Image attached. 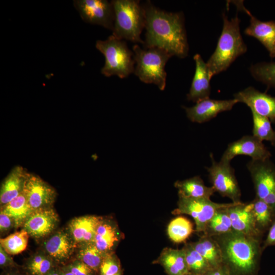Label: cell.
<instances>
[{"label":"cell","instance_id":"6da1fadb","mask_svg":"<svg viewBox=\"0 0 275 275\" xmlns=\"http://www.w3.org/2000/svg\"><path fill=\"white\" fill-rule=\"evenodd\" d=\"M143 7L146 29L144 47L160 48L172 56L185 58L189 47L183 13L166 12L150 1Z\"/></svg>","mask_w":275,"mask_h":275},{"label":"cell","instance_id":"7a4b0ae2","mask_svg":"<svg viewBox=\"0 0 275 275\" xmlns=\"http://www.w3.org/2000/svg\"><path fill=\"white\" fill-rule=\"evenodd\" d=\"M212 237L220 247L223 263L231 275H257L263 252L262 239L233 230Z\"/></svg>","mask_w":275,"mask_h":275},{"label":"cell","instance_id":"3957f363","mask_svg":"<svg viewBox=\"0 0 275 275\" xmlns=\"http://www.w3.org/2000/svg\"><path fill=\"white\" fill-rule=\"evenodd\" d=\"M223 27L216 48L206 63L211 78L226 70L237 57L247 51L237 15L229 20L223 13Z\"/></svg>","mask_w":275,"mask_h":275},{"label":"cell","instance_id":"277c9868","mask_svg":"<svg viewBox=\"0 0 275 275\" xmlns=\"http://www.w3.org/2000/svg\"><path fill=\"white\" fill-rule=\"evenodd\" d=\"M111 2L115 14L112 35L119 39L144 44L141 34L145 26V16L140 1L114 0Z\"/></svg>","mask_w":275,"mask_h":275},{"label":"cell","instance_id":"5b68a950","mask_svg":"<svg viewBox=\"0 0 275 275\" xmlns=\"http://www.w3.org/2000/svg\"><path fill=\"white\" fill-rule=\"evenodd\" d=\"M136 64L135 75L143 82L153 84L160 90L166 85L165 66L172 56L166 50L158 47L141 48L138 44L132 47Z\"/></svg>","mask_w":275,"mask_h":275},{"label":"cell","instance_id":"8992f818","mask_svg":"<svg viewBox=\"0 0 275 275\" xmlns=\"http://www.w3.org/2000/svg\"><path fill=\"white\" fill-rule=\"evenodd\" d=\"M96 48L105 57V63L101 70L103 75H117L123 78L134 72L133 52L124 41L111 35L105 40H97Z\"/></svg>","mask_w":275,"mask_h":275},{"label":"cell","instance_id":"52a82bcc","mask_svg":"<svg viewBox=\"0 0 275 275\" xmlns=\"http://www.w3.org/2000/svg\"><path fill=\"white\" fill-rule=\"evenodd\" d=\"M177 208L172 211L175 215L188 214L194 219L195 232L203 233L206 225L214 214L219 210L229 207L235 204L218 203L210 199L193 198L178 196Z\"/></svg>","mask_w":275,"mask_h":275},{"label":"cell","instance_id":"ba28073f","mask_svg":"<svg viewBox=\"0 0 275 275\" xmlns=\"http://www.w3.org/2000/svg\"><path fill=\"white\" fill-rule=\"evenodd\" d=\"M246 167L254 183L256 198L265 202L275 213V165L270 159H252Z\"/></svg>","mask_w":275,"mask_h":275},{"label":"cell","instance_id":"9c48e42d","mask_svg":"<svg viewBox=\"0 0 275 275\" xmlns=\"http://www.w3.org/2000/svg\"><path fill=\"white\" fill-rule=\"evenodd\" d=\"M210 167L206 168L212 186L222 196L229 198L233 202L241 201V191L230 162L223 160L217 162L210 153Z\"/></svg>","mask_w":275,"mask_h":275},{"label":"cell","instance_id":"30bf717a","mask_svg":"<svg viewBox=\"0 0 275 275\" xmlns=\"http://www.w3.org/2000/svg\"><path fill=\"white\" fill-rule=\"evenodd\" d=\"M73 5L81 19L113 31L115 14L112 2L106 0H75Z\"/></svg>","mask_w":275,"mask_h":275},{"label":"cell","instance_id":"8fae6325","mask_svg":"<svg viewBox=\"0 0 275 275\" xmlns=\"http://www.w3.org/2000/svg\"><path fill=\"white\" fill-rule=\"evenodd\" d=\"M23 193L33 211L51 207L56 197L55 189L39 176L28 173Z\"/></svg>","mask_w":275,"mask_h":275},{"label":"cell","instance_id":"7c38bea8","mask_svg":"<svg viewBox=\"0 0 275 275\" xmlns=\"http://www.w3.org/2000/svg\"><path fill=\"white\" fill-rule=\"evenodd\" d=\"M238 155H246L253 160H263L270 159L271 154L262 141L254 135H244L228 144L221 160L230 162Z\"/></svg>","mask_w":275,"mask_h":275},{"label":"cell","instance_id":"4fadbf2b","mask_svg":"<svg viewBox=\"0 0 275 275\" xmlns=\"http://www.w3.org/2000/svg\"><path fill=\"white\" fill-rule=\"evenodd\" d=\"M238 102H242L251 111L265 117L275 123V97L249 87L234 95Z\"/></svg>","mask_w":275,"mask_h":275},{"label":"cell","instance_id":"5bb4252c","mask_svg":"<svg viewBox=\"0 0 275 275\" xmlns=\"http://www.w3.org/2000/svg\"><path fill=\"white\" fill-rule=\"evenodd\" d=\"M238 9L250 17V24L244 31L245 35L258 40L266 48L270 57L275 58V21H262L254 17L241 2L235 3Z\"/></svg>","mask_w":275,"mask_h":275},{"label":"cell","instance_id":"9a60e30c","mask_svg":"<svg viewBox=\"0 0 275 275\" xmlns=\"http://www.w3.org/2000/svg\"><path fill=\"white\" fill-rule=\"evenodd\" d=\"M238 103L234 98L215 100L207 98L190 107H185L187 118L193 122L202 123L215 118L218 114L228 111Z\"/></svg>","mask_w":275,"mask_h":275},{"label":"cell","instance_id":"2e32d148","mask_svg":"<svg viewBox=\"0 0 275 275\" xmlns=\"http://www.w3.org/2000/svg\"><path fill=\"white\" fill-rule=\"evenodd\" d=\"M59 222V216L51 207L33 211L25 221L23 227L33 237L40 238L52 232Z\"/></svg>","mask_w":275,"mask_h":275},{"label":"cell","instance_id":"e0dca14e","mask_svg":"<svg viewBox=\"0 0 275 275\" xmlns=\"http://www.w3.org/2000/svg\"><path fill=\"white\" fill-rule=\"evenodd\" d=\"M234 231L249 236L262 239L263 235L256 228L250 203H235L228 208Z\"/></svg>","mask_w":275,"mask_h":275},{"label":"cell","instance_id":"ac0fdd59","mask_svg":"<svg viewBox=\"0 0 275 275\" xmlns=\"http://www.w3.org/2000/svg\"><path fill=\"white\" fill-rule=\"evenodd\" d=\"M196 64V70L187 99L189 101L198 102L209 98L211 93L210 81L211 79L207 68L206 63L200 54L194 57Z\"/></svg>","mask_w":275,"mask_h":275},{"label":"cell","instance_id":"d6986e66","mask_svg":"<svg viewBox=\"0 0 275 275\" xmlns=\"http://www.w3.org/2000/svg\"><path fill=\"white\" fill-rule=\"evenodd\" d=\"M101 216L86 215L73 218L69 224L70 235L74 244L93 242L97 229L103 220Z\"/></svg>","mask_w":275,"mask_h":275},{"label":"cell","instance_id":"ffe728a7","mask_svg":"<svg viewBox=\"0 0 275 275\" xmlns=\"http://www.w3.org/2000/svg\"><path fill=\"white\" fill-rule=\"evenodd\" d=\"M161 265L168 275H187L189 271L184 250L166 248L154 262Z\"/></svg>","mask_w":275,"mask_h":275},{"label":"cell","instance_id":"44dd1931","mask_svg":"<svg viewBox=\"0 0 275 275\" xmlns=\"http://www.w3.org/2000/svg\"><path fill=\"white\" fill-rule=\"evenodd\" d=\"M28 173L20 166L15 167L3 181L1 188L0 203L4 206L23 191Z\"/></svg>","mask_w":275,"mask_h":275},{"label":"cell","instance_id":"7402d4cb","mask_svg":"<svg viewBox=\"0 0 275 275\" xmlns=\"http://www.w3.org/2000/svg\"><path fill=\"white\" fill-rule=\"evenodd\" d=\"M74 243L72 238L64 232H58L50 237L45 243V249L51 258L63 262L70 257Z\"/></svg>","mask_w":275,"mask_h":275},{"label":"cell","instance_id":"603a6c76","mask_svg":"<svg viewBox=\"0 0 275 275\" xmlns=\"http://www.w3.org/2000/svg\"><path fill=\"white\" fill-rule=\"evenodd\" d=\"M122 236L116 225L103 219L97 229L93 242L100 251L110 253Z\"/></svg>","mask_w":275,"mask_h":275},{"label":"cell","instance_id":"cb8c5ba5","mask_svg":"<svg viewBox=\"0 0 275 275\" xmlns=\"http://www.w3.org/2000/svg\"><path fill=\"white\" fill-rule=\"evenodd\" d=\"M174 186L178 189V196L187 198L210 199L215 192L212 186H206L199 176L178 180L175 182Z\"/></svg>","mask_w":275,"mask_h":275},{"label":"cell","instance_id":"d4e9b609","mask_svg":"<svg viewBox=\"0 0 275 275\" xmlns=\"http://www.w3.org/2000/svg\"><path fill=\"white\" fill-rule=\"evenodd\" d=\"M190 244L206 260L211 268L223 264L220 247L213 237L202 235L198 240Z\"/></svg>","mask_w":275,"mask_h":275},{"label":"cell","instance_id":"484cf974","mask_svg":"<svg viewBox=\"0 0 275 275\" xmlns=\"http://www.w3.org/2000/svg\"><path fill=\"white\" fill-rule=\"evenodd\" d=\"M1 210L12 219L16 228L23 226L33 211L23 191L8 204L2 206Z\"/></svg>","mask_w":275,"mask_h":275},{"label":"cell","instance_id":"4316f807","mask_svg":"<svg viewBox=\"0 0 275 275\" xmlns=\"http://www.w3.org/2000/svg\"><path fill=\"white\" fill-rule=\"evenodd\" d=\"M256 228L262 235L268 230L274 217L271 208L263 200L255 198L250 202Z\"/></svg>","mask_w":275,"mask_h":275},{"label":"cell","instance_id":"83f0119b","mask_svg":"<svg viewBox=\"0 0 275 275\" xmlns=\"http://www.w3.org/2000/svg\"><path fill=\"white\" fill-rule=\"evenodd\" d=\"M228 208L221 209L214 214L207 223L202 235L214 237L233 230L231 219L228 212Z\"/></svg>","mask_w":275,"mask_h":275},{"label":"cell","instance_id":"f1b7e54d","mask_svg":"<svg viewBox=\"0 0 275 275\" xmlns=\"http://www.w3.org/2000/svg\"><path fill=\"white\" fill-rule=\"evenodd\" d=\"M194 231L190 221L183 216L177 217L171 221L167 229L170 239L175 243L184 242Z\"/></svg>","mask_w":275,"mask_h":275},{"label":"cell","instance_id":"f546056e","mask_svg":"<svg viewBox=\"0 0 275 275\" xmlns=\"http://www.w3.org/2000/svg\"><path fill=\"white\" fill-rule=\"evenodd\" d=\"M253 118V135L261 141L269 142L275 146V130L268 118L251 111Z\"/></svg>","mask_w":275,"mask_h":275},{"label":"cell","instance_id":"4dcf8cb0","mask_svg":"<svg viewBox=\"0 0 275 275\" xmlns=\"http://www.w3.org/2000/svg\"><path fill=\"white\" fill-rule=\"evenodd\" d=\"M108 254L109 253L100 251L93 242H91L82 245L77 256L78 260L97 272L99 271L102 261Z\"/></svg>","mask_w":275,"mask_h":275},{"label":"cell","instance_id":"1f68e13d","mask_svg":"<svg viewBox=\"0 0 275 275\" xmlns=\"http://www.w3.org/2000/svg\"><path fill=\"white\" fill-rule=\"evenodd\" d=\"M29 234L24 230L1 238V246L9 255H17L24 251L28 245Z\"/></svg>","mask_w":275,"mask_h":275},{"label":"cell","instance_id":"d6a6232c","mask_svg":"<svg viewBox=\"0 0 275 275\" xmlns=\"http://www.w3.org/2000/svg\"><path fill=\"white\" fill-rule=\"evenodd\" d=\"M185 254L186 261L191 274H206L211 267L206 260L191 245L186 243L182 248Z\"/></svg>","mask_w":275,"mask_h":275},{"label":"cell","instance_id":"836d02e7","mask_svg":"<svg viewBox=\"0 0 275 275\" xmlns=\"http://www.w3.org/2000/svg\"><path fill=\"white\" fill-rule=\"evenodd\" d=\"M252 76L269 88H275V62H260L250 68Z\"/></svg>","mask_w":275,"mask_h":275},{"label":"cell","instance_id":"e575fe53","mask_svg":"<svg viewBox=\"0 0 275 275\" xmlns=\"http://www.w3.org/2000/svg\"><path fill=\"white\" fill-rule=\"evenodd\" d=\"M122 271L120 261L113 253L108 254L102 261L100 274L114 275Z\"/></svg>","mask_w":275,"mask_h":275},{"label":"cell","instance_id":"d590c367","mask_svg":"<svg viewBox=\"0 0 275 275\" xmlns=\"http://www.w3.org/2000/svg\"><path fill=\"white\" fill-rule=\"evenodd\" d=\"M74 275H94L97 272L77 260L66 267Z\"/></svg>","mask_w":275,"mask_h":275},{"label":"cell","instance_id":"8d00e7d4","mask_svg":"<svg viewBox=\"0 0 275 275\" xmlns=\"http://www.w3.org/2000/svg\"><path fill=\"white\" fill-rule=\"evenodd\" d=\"M53 267L52 259L45 257L40 264L29 272L31 275H45L53 269Z\"/></svg>","mask_w":275,"mask_h":275},{"label":"cell","instance_id":"74e56055","mask_svg":"<svg viewBox=\"0 0 275 275\" xmlns=\"http://www.w3.org/2000/svg\"><path fill=\"white\" fill-rule=\"evenodd\" d=\"M268 231V234L262 246L263 252L268 246H275V217Z\"/></svg>","mask_w":275,"mask_h":275},{"label":"cell","instance_id":"f35d334b","mask_svg":"<svg viewBox=\"0 0 275 275\" xmlns=\"http://www.w3.org/2000/svg\"><path fill=\"white\" fill-rule=\"evenodd\" d=\"M13 225L14 226V223L12 219L8 215L1 210L0 230L1 233L7 231Z\"/></svg>","mask_w":275,"mask_h":275},{"label":"cell","instance_id":"ab89813d","mask_svg":"<svg viewBox=\"0 0 275 275\" xmlns=\"http://www.w3.org/2000/svg\"><path fill=\"white\" fill-rule=\"evenodd\" d=\"M0 265L1 268L16 266L11 257L2 246H0Z\"/></svg>","mask_w":275,"mask_h":275},{"label":"cell","instance_id":"60d3db41","mask_svg":"<svg viewBox=\"0 0 275 275\" xmlns=\"http://www.w3.org/2000/svg\"><path fill=\"white\" fill-rule=\"evenodd\" d=\"M206 275H231L227 267L223 263L219 266L211 268Z\"/></svg>","mask_w":275,"mask_h":275},{"label":"cell","instance_id":"b9f144b4","mask_svg":"<svg viewBox=\"0 0 275 275\" xmlns=\"http://www.w3.org/2000/svg\"><path fill=\"white\" fill-rule=\"evenodd\" d=\"M45 257V256L40 254L33 257L26 265V269L29 272L40 264Z\"/></svg>","mask_w":275,"mask_h":275},{"label":"cell","instance_id":"7bdbcfd3","mask_svg":"<svg viewBox=\"0 0 275 275\" xmlns=\"http://www.w3.org/2000/svg\"><path fill=\"white\" fill-rule=\"evenodd\" d=\"M61 275H74L67 267L63 268L61 271Z\"/></svg>","mask_w":275,"mask_h":275},{"label":"cell","instance_id":"ee69618b","mask_svg":"<svg viewBox=\"0 0 275 275\" xmlns=\"http://www.w3.org/2000/svg\"><path fill=\"white\" fill-rule=\"evenodd\" d=\"M45 275H61V271H58L56 270L52 269L50 271L47 273Z\"/></svg>","mask_w":275,"mask_h":275},{"label":"cell","instance_id":"f6af8a7d","mask_svg":"<svg viewBox=\"0 0 275 275\" xmlns=\"http://www.w3.org/2000/svg\"><path fill=\"white\" fill-rule=\"evenodd\" d=\"M100 275H105V274H100ZM114 275H122V271L117 273V274H114Z\"/></svg>","mask_w":275,"mask_h":275},{"label":"cell","instance_id":"bcb514c9","mask_svg":"<svg viewBox=\"0 0 275 275\" xmlns=\"http://www.w3.org/2000/svg\"><path fill=\"white\" fill-rule=\"evenodd\" d=\"M188 275H206V274H191V273H189Z\"/></svg>","mask_w":275,"mask_h":275},{"label":"cell","instance_id":"7dc6e473","mask_svg":"<svg viewBox=\"0 0 275 275\" xmlns=\"http://www.w3.org/2000/svg\"><path fill=\"white\" fill-rule=\"evenodd\" d=\"M9 275H19L18 274H16V273H11Z\"/></svg>","mask_w":275,"mask_h":275},{"label":"cell","instance_id":"c3c4849f","mask_svg":"<svg viewBox=\"0 0 275 275\" xmlns=\"http://www.w3.org/2000/svg\"><path fill=\"white\" fill-rule=\"evenodd\" d=\"M188 275V274H187Z\"/></svg>","mask_w":275,"mask_h":275}]
</instances>
